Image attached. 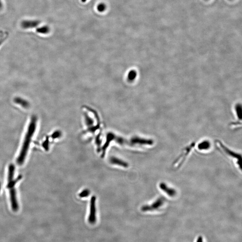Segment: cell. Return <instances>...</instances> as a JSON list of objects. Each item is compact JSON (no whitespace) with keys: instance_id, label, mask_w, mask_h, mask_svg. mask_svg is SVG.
I'll return each mask as SVG.
<instances>
[{"instance_id":"52a82bcc","label":"cell","mask_w":242,"mask_h":242,"mask_svg":"<svg viewBox=\"0 0 242 242\" xmlns=\"http://www.w3.org/2000/svg\"><path fill=\"white\" fill-rule=\"evenodd\" d=\"M154 142L153 139L141 138L138 136H134L130 140L129 145L131 146L139 145L140 146H152L154 145Z\"/></svg>"},{"instance_id":"d6986e66","label":"cell","mask_w":242,"mask_h":242,"mask_svg":"<svg viewBox=\"0 0 242 242\" xmlns=\"http://www.w3.org/2000/svg\"><path fill=\"white\" fill-rule=\"evenodd\" d=\"M43 148L46 150V151L48 150L49 149V140L48 139H46L45 141L43 142Z\"/></svg>"},{"instance_id":"9a60e30c","label":"cell","mask_w":242,"mask_h":242,"mask_svg":"<svg viewBox=\"0 0 242 242\" xmlns=\"http://www.w3.org/2000/svg\"><path fill=\"white\" fill-rule=\"evenodd\" d=\"M97 8L98 12H103L106 10V6L104 3H99L98 6H97Z\"/></svg>"},{"instance_id":"8992f818","label":"cell","mask_w":242,"mask_h":242,"mask_svg":"<svg viewBox=\"0 0 242 242\" xmlns=\"http://www.w3.org/2000/svg\"><path fill=\"white\" fill-rule=\"evenodd\" d=\"M160 190L166 196L170 198L174 199L177 195L176 189L172 188L166 183L160 182L159 184Z\"/></svg>"},{"instance_id":"ba28073f","label":"cell","mask_w":242,"mask_h":242,"mask_svg":"<svg viewBox=\"0 0 242 242\" xmlns=\"http://www.w3.org/2000/svg\"><path fill=\"white\" fill-rule=\"evenodd\" d=\"M96 197L93 196L90 200V213L88 217V222L91 224H94L97 221L96 217Z\"/></svg>"},{"instance_id":"7a4b0ae2","label":"cell","mask_w":242,"mask_h":242,"mask_svg":"<svg viewBox=\"0 0 242 242\" xmlns=\"http://www.w3.org/2000/svg\"><path fill=\"white\" fill-rule=\"evenodd\" d=\"M215 145L217 149L225 157L232 161L235 165V167L242 171V155L230 149L221 141L216 140Z\"/></svg>"},{"instance_id":"ffe728a7","label":"cell","mask_w":242,"mask_h":242,"mask_svg":"<svg viewBox=\"0 0 242 242\" xmlns=\"http://www.w3.org/2000/svg\"><path fill=\"white\" fill-rule=\"evenodd\" d=\"M197 242H203V238L201 236L199 237L198 239H197Z\"/></svg>"},{"instance_id":"44dd1931","label":"cell","mask_w":242,"mask_h":242,"mask_svg":"<svg viewBox=\"0 0 242 242\" xmlns=\"http://www.w3.org/2000/svg\"><path fill=\"white\" fill-rule=\"evenodd\" d=\"M87 0H81V2H82V3H85L87 2Z\"/></svg>"},{"instance_id":"2e32d148","label":"cell","mask_w":242,"mask_h":242,"mask_svg":"<svg viewBox=\"0 0 242 242\" xmlns=\"http://www.w3.org/2000/svg\"><path fill=\"white\" fill-rule=\"evenodd\" d=\"M90 194V191L89 189H85L79 194V196L81 198H85L87 197Z\"/></svg>"},{"instance_id":"603a6c76","label":"cell","mask_w":242,"mask_h":242,"mask_svg":"<svg viewBox=\"0 0 242 242\" xmlns=\"http://www.w3.org/2000/svg\"><path fill=\"white\" fill-rule=\"evenodd\" d=\"M229 1H232V0H229Z\"/></svg>"},{"instance_id":"5b68a950","label":"cell","mask_w":242,"mask_h":242,"mask_svg":"<svg viewBox=\"0 0 242 242\" xmlns=\"http://www.w3.org/2000/svg\"><path fill=\"white\" fill-rule=\"evenodd\" d=\"M15 166L14 165H9L8 167V177H7V189H9L11 188H14L17 183L22 178L21 175H19L17 178L14 179Z\"/></svg>"},{"instance_id":"5bb4252c","label":"cell","mask_w":242,"mask_h":242,"mask_svg":"<svg viewBox=\"0 0 242 242\" xmlns=\"http://www.w3.org/2000/svg\"><path fill=\"white\" fill-rule=\"evenodd\" d=\"M114 140H115L118 144L121 145H123L125 144H128V143L126 139L122 138V137H119V136H115Z\"/></svg>"},{"instance_id":"3957f363","label":"cell","mask_w":242,"mask_h":242,"mask_svg":"<svg viewBox=\"0 0 242 242\" xmlns=\"http://www.w3.org/2000/svg\"><path fill=\"white\" fill-rule=\"evenodd\" d=\"M195 146V143L192 142L190 144L185 147L180 155L178 156V157L175 159L173 164V166L174 169H178L180 168L181 167L183 166V165L184 163L186 160L188 159V157L191 154V153L194 149Z\"/></svg>"},{"instance_id":"ac0fdd59","label":"cell","mask_w":242,"mask_h":242,"mask_svg":"<svg viewBox=\"0 0 242 242\" xmlns=\"http://www.w3.org/2000/svg\"><path fill=\"white\" fill-rule=\"evenodd\" d=\"M62 136V133L60 131H56V132H54L53 134L52 135V138L53 139H57V138H59V137H61Z\"/></svg>"},{"instance_id":"30bf717a","label":"cell","mask_w":242,"mask_h":242,"mask_svg":"<svg viewBox=\"0 0 242 242\" xmlns=\"http://www.w3.org/2000/svg\"><path fill=\"white\" fill-rule=\"evenodd\" d=\"M212 148V144L209 140H204L199 143L197 145V149L199 152L206 153L209 152Z\"/></svg>"},{"instance_id":"9c48e42d","label":"cell","mask_w":242,"mask_h":242,"mask_svg":"<svg viewBox=\"0 0 242 242\" xmlns=\"http://www.w3.org/2000/svg\"><path fill=\"white\" fill-rule=\"evenodd\" d=\"M9 189V199H10L11 208L13 211L17 212L19 209V205L18 203L17 196L16 190L15 188H11Z\"/></svg>"},{"instance_id":"277c9868","label":"cell","mask_w":242,"mask_h":242,"mask_svg":"<svg viewBox=\"0 0 242 242\" xmlns=\"http://www.w3.org/2000/svg\"><path fill=\"white\" fill-rule=\"evenodd\" d=\"M166 200L163 196H160L157 199L150 205H145L141 207V210L143 212L148 211H162L166 206Z\"/></svg>"},{"instance_id":"8fae6325","label":"cell","mask_w":242,"mask_h":242,"mask_svg":"<svg viewBox=\"0 0 242 242\" xmlns=\"http://www.w3.org/2000/svg\"><path fill=\"white\" fill-rule=\"evenodd\" d=\"M115 135L114 134H113L112 133H109L108 134L107 136L106 137V141L105 143L103 146L102 147V157H103L104 156V154L105 153V151H106V149L109 146L113 140H114L115 139Z\"/></svg>"},{"instance_id":"6da1fadb","label":"cell","mask_w":242,"mask_h":242,"mask_svg":"<svg viewBox=\"0 0 242 242\" xmlns=\"http://www.w3.org/2000/svg\"><path fill=\"white\" fill-rule=\"evenodd\" d=\"M37 118L35 116L31 118V121L28 126L27 133L24 138V143L21 148L20 152L17 159V163L19 166H21L24 163L26 159L30 144L31 142V139L35 132L37 127Z\"/></svg>"},{"instance_id":"7c38bea8","label":"cell","mask_w":242,"mask_h":242,"mask_svg":"<svg viewBox=\"0 0 242 242\" xmlns=\"http://www.w3.org/2000/svg\"><path fill=\"white\" fill-rule=\"evenodd\" d=\"M110 163L112 164L117 165L121 166L123 167L127 168L129 166L128 164L125 162L121 159H119L117 157H111L110 158Z\"/></svg>"},{"instance_id":"7402d4cb","label":"cell","mask_w":242,"mask_h":242,"mask_svg":"<svg viewBox=\"0 0 242 242\" xmlns=\"http://www.w3.org/2000/svg\"><path fill=\"white\" fill-rule=\"evenodd\" d=\"M1 183H0V191H1Z\"/></svg>"},{"instance_id":"e0dca14e","label":"cell","mask_w":242,"mask_h":242,"mask_svg":"<svg viewBox=\"0 0 242 242\" xmlns=\"http://www.w3.org/2000/svg\"><path fill=\"white\" fill-rule=\"evenodd\" d=\"M96 144H97V146H98V152H100V145H101V141L100 140V136H98L96 137Z\"/></svg>"},{"instance_id":"4fadbf2b","label":"cell","mask_w":242,"mask_h":242,"mask_svg":"<svg viewBox=\"0 0 242 242\" xmlns=\"http://www.w3.org/2000/svg\"><path fill=\"white\" fill-rule=\"evenodd\" d=\"M14 102L18 104H20L23 107L27 108L29 106V104L26 100L20 98H15L14 100Z\"/></svg>"}]
</instances>
